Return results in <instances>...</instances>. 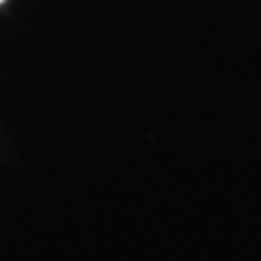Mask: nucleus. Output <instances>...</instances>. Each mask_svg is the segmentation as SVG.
<instances>
[{
	"instance_id": "1",
	"label": "nucleus",
	"mask_w": 261,
	"mask_h": 261,
	"mask_svg": "<svg viewBox=\"0 0 261 261\" xmlns=\"http://www.w3.org/2000/svg\"><path fill=\"white\" fill-rule=\"evenodd\" d=\"M2 2H4V0H0V4H2Z\"/></svg>"
}]
</instances>
